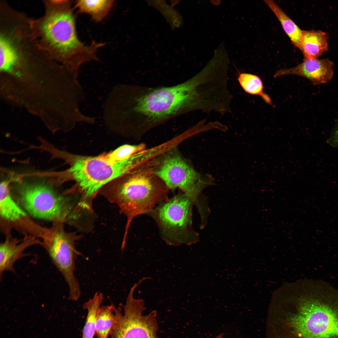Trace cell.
Wrapping results in <instances>:
<instances>
[{
    "label": "cell",
    "mask_w": 338,
    "mask_h": 338,
    "mask_svg": "<svg viewBox=\"0 0 338 338\" xmlns=\"http://www.w3.org/2000/svg\"><path fill=\"white\" fill-rule=\"evenodd\" d=\"M272 322L276 338H338V290L302 279L283 295Z\"/></svg>",
    "instance_id": "cell-1"
},
{
    "label": "cell",
    "mask_w": 338,
    "mask_h": 338,
    "mask_svg": "<svg viewBox=\"0 0 338 338\" xmlns=\"http://www.w3.org/2000/svg\"><path fill=\"white\" fill-rule=\"evenodd\" d=\"M121 88L118 115L123 132L143 133L198 107V93L191 79L170 86L124 85Z\"/></svg>",
    "instance_id": "cell-2"
},
{
    "label": "cell",
    "mask_w": 338,
    "mask_h": 338,
    "mask_svg": "<svg viewBox=\"0 0 338 338\" xmlns=\"http://www.w3.org/2000/svg\"><path fill=\"white\" fill-rule=\"evenodd\" d=\"M44 3V15L38 19L29 20L32 35L39 48L75 74L82 64L98 61L97 50L105 43L93 41L87 45L79 39L72 1H45Z\"/></svg>",
    "instance_id": "cell-3"
},
{
    "label": "cell",
    "mask_w": 338,
    "mask_h": 338,
    "mask_svg": "<svg viewBox=\"0 0 338 338\" xmlns=\"http://www.w3.org/2000/svg\"><path fill=\"white\" fill-rule=\"evenodd\" d=\"M53 156L54 158L63 159L69 166L59 173V183L74 182V188L80 192L84 198L92 197L107 184L143 161L139 153L121 160L114 150L98 156H87L55 149Z\"/></svg>",
    "instance_id": "cell-4"
},
{
    "label": "cell",
    "mask_w": 338,
    "mask_h": 338,
    "mask_svg": "<svg viewBox=\"0 0 338 338\" xmlns=\"http://www.w3.org/2000/svg\"><path fill=\"white\" fill-rule=\"evenodd\" d=\"M146 162L115 179L103 188L112 195L127 216L125 235L131 221L148 213L167 198L168 188Z\"/></svg>",
    "instance_id": "cell-5"
},
{
    "label": "cell",
    "mask_w": 338,
    "mask_h": 338,
    "mask_svg": "<svg viewBox=\"0 0 338 338\" xmlns=\"http://www.w3.org/2000/svg\"><path fill=\"white\" fill-rule=\"evenodd\" d=\"M193 204L190 195L183 192L160 203L148 213L155 220L162 238L168 244L191 245L199 240L192 224Z\"/></svg>",
    "instance_id": "cell-6"
},
{
    "label": "cell",
    "mask_w": 338,
    "mask_h": 338,
    "mask_svg": "<svg viewBox=\"0 0 338 338\" xmlns=\"http://www.w3.org/2000/svg\"><path fill=\"white\" fill-rule=\"evenodd\" d=\"M18 176L14 182L18 184V197L21 204L30 214L38 218L53 222L63 223L69 218L70 206L50 185L37 179L28 181L23 175Z\"/></svg>",
    "instance_id": "cell-7"
},
{
    "label": "cell",
    "mask_w": 338,
    "mask_h": 338,
    "mask_svg": "<svg viewBox=\"0 0 338 338\" xmlns=\"http://www.w3.org/2000/svg\"><path fill=\"white\" fill-rule=\"evenodd\" d=\"M53 223L51 227L44 228L42 246L68 284L69 299L75 301L80 298L81 292L74 274L77 253L74 240L70 234L64 230L63 223Z\"/></svg>",
    "instance_id": "cell-8"
},
{
    "label": "cell",
    "mask_w": 338,
    "mask_h": 338,
    "mask_svg": "<svg viewBox=\"0 0 338 338\" xmlns=\"http://www.w3.org/2000/svg\"><path fill=\"white\" fill-rule=\"evenodd\" d=\"M158 166L155 168L156 174L168 188H179L189 193L196 204L205 201L202 191L211 184V179L197 172L175 149L166 153Z\"/></svg>",
    "instance_id": "cell-9"
},
{
    "label": "cell",
    "mask_w": 338,
    "mask_h": 338,
    "mask_svg": "<svg viewBox=\"0 0 338 338\" xmlns=\"http://www.w3.org/2000/svg\"><path fill=\"white\" fill-rule=\"evenodd\" d=\"M134 291L128 295L123 313L120 307L115 309L117 321L110 338H157L156 311L143 315L144 302L134 298Z\"/></svg>",
    "instance_id": "cell-10"
},
{
    "label": "cell",
    "mask_w": 338,
    "mask_h": 338,
    "mask_svg": "<svg viewBox=\"0 0 338 338\" xmlns=\"http://www.w3.org/2000/svg\"><path fill=\"white\" fill-rule=\"evenodd\" d=\"M12 182L9 177L0 185V213L5 222L15 225L37 237L41 238L44 227L33 222L27 213L16 202L10 192Z\"/></svg>",
    "instance_id": "cell-11"
},
{
    "label": "cell",
    "mask_w": 338,
    "mask_h": 338,
    "mask_svg": "<svg viewBox=\"0 0 338 338\" xmlns=\"http://www.w3.org/2000/svg\"><path fill=\"white\" fill-rule=\"evenodd\" d=\"M334 63L328 59L304 58L303 62L290 68L277 71L274 77L293 75L302 77L309 80L314 85L326 84L334 75Z\"/></svg>",
    "instance_id": "cell-12"
},
{
    "label": "cell",
    "mask_w": 338,
    "mask_h": 338,
    "mask_svg": "<svg viewBox=\"0 0 338 338\" xmlns=\"http://www.w3.org/2000/svg\"><path fill=\"white\" fill-rule=\"evenodd\" d=\"M5 239L0 246V277L1 281L4 272L9 271L15 273L14 267L15 262L18 259L27 256L25 250L33 245L43 246L42 241L37 237L30 235H25L22 240L13 238L7 233Z\"/></svg>",
    "instance_id": "cell-13"
},
{
    "label": "cell",
    "mask_w": 338,
    "mask_h": 338,
    "mask_svg": "<svg viewBox=\"0 0 338 338\" xmlns=\"http://www.w3.org/2000/svg\"><path fill=\"white\" fill-rule=\"evenodd\" d=\"M328 35L320 30H303L301 51L304 58H318L328 50Z\"/></svg>",
    "instance_id": "cell-14"
},
{
    "label": "cell",
    "mask_w": 338,
    "mask_h": 338,
    "mask_svg": "<svg viewBox=\"0 0 338 338\" xmlns=\"http://www.w3.org/2000/svg\"><path fill=\"white\" fill-rule=\"evenodd\" d=\"M264 2L278 18L293 44L301 50L303 30L274 1L265 0Z\"/></svg>",
    "instance_id": "cell-15"
},
{
    "label": "cell",
    "mask_w": 338,
    "mask_h": 338,
    "mask_svg": "<svg viewBox=\"0 0 338 338\" xmlns=\"http://www.w3.org/2000/svg\"><path fill=\"white\" fill-rule=\"evenodd\" d=\"M115 307L113 305L100 306L97 312L95 324L97 338H108L114 330L117 323Z\"/></svg>",
    "instance_id": "cell-16"
},
{
    "label": "cell",
    "mask_w": 338,
    "mask_h": 338,
    "mask_svg": "<svg viewBox=\"0 0 338 338\" xmlns=\"http://www.w3.org/2000/svg\"><path fill=\"white\" fill-rule=\"evenodd\" d=\"M110 0H79L77 1L75 8L81 13L90 15L97 22L102 21L108 15L114 2Z\"/></svg>",
    "instance_id": "cell-17"
},
{
    "label": "cell",
    "mask_w": 338,
    "mask_h": 338,
    "mask_svg": "<svg viewBox=\"0 0 338 338\" xmlns=\"http://www.w3.org/2000/svg\"><path fill=\"white\" fill-rule=\"evenodd\" d=\"M102 293L97 292L93 297L83 305V308L87 311L85 322L82 331V338H93L95 333L97 315L103 299Z\"/></svg>",
    "instance_id": "cell-18"
},
{
    "label": "cell",
    "mask_w": 338,
    "mask_h": 338,
    "mask_svg": "<svg viewBox=\"0 0 338 338\" xmlns=\"http://www.w3.org/2000/svg\"><path fill=\"white\" fill-rule=\"evenodd\" d=\"M238 80L245 92L258 95L267 104L273 105L270 97L264 92L263 83L258 76L251 74L241 73L239 75Z\"/></svg>",
    "instance_id": "cell-19"
},
{
    "label": "cell",
    "mask_w": 338,
    "mask_h": 338,
    "mask_svg": "<svg viewBox=\"0 0 338 338\" xmlns=\"http://www.w3.org/2000/svg\"><path fill=\"white\" fill-rule=\"evenodd\" d=\"M327 142L333 147L338 148V119L333 126Z\"/></svg>",
    "instance_id": "cell-20"
},
{
    "label": "cell",
    "mask_w": 338,
    "mask_h": 338,
    "mask_svg": "<svg viewBox=\"0 0 338 338\" xmlns=\"http://www.w3.org/2000/svg\"><path fill=\"white\" fill-rule=\"evenodd\" d=\"M223 333H221V334H220L219 335H217L216 337H215L214 338H223Z\"/></svg>",
    "instance_id": "cell-21"
},
{
    "label": "cell",
    "mask_w": 338,
    "mask_h": 338,
    "mask_svg": "<svg viewBox=\"0 0 338 338\" xmlns=\"http://www.w3.org/2000/svg\"><path fill=\"white\" fill-rule=\"evenodd\" d=\"M47 146H48V145H47ZM46 147H45V148H46Z\"/></svg>",
    "instance_id": "cell-22"
}]
</instances>
